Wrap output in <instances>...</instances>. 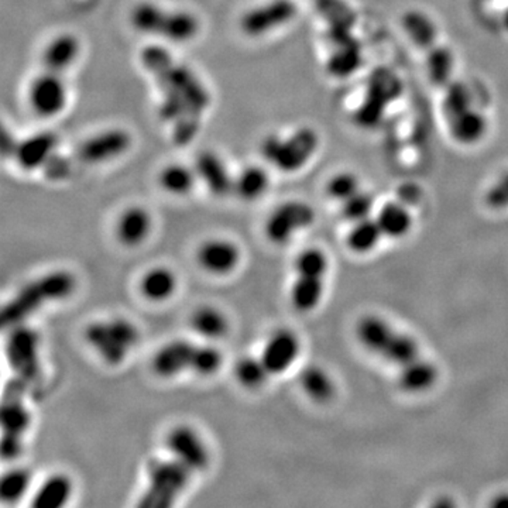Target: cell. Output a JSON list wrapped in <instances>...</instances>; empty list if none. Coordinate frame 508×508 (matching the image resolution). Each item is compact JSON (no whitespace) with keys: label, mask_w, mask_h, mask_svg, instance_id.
<instances>
[{"label":"cell","mask_w":508,"mask_h":508,"mask_svg":"<svg viewBox=\"0 0 508 508\" xmlns=\"http://www.w3.org/2000/svg\"><path fill=\"white\" fill-rule=\"evenodd\" d=\"M140 60L161 94L160 116L173 123L176 144L185 146L200 130L201 118L209 108V92L193 70L176 61L166 48L159 45L143 48Z\"/></svg>","instance_id":"6da1fadb"},{"label":"cell","mask_w":508,"mask_h":508,"mask_svg":"<svg viewBox=\"0 0 508 508\" xmlns=\"http://www.w3.org/2000/svg\"><path fill=\"white\" fill-rule=\"evenodd\" d=\"M356 335L367 350L398 369V383L406 393H423L437 383V367L423 359L418 343L384 319L365 316L356 326Z\"/></svg>","instance_id":"7a4b0ae2"},{"label":"cell","mask_w":508,"mask_h":508,"mask_svg":"<svg viewBox=\"0 0 508 508\" xmlns=\"http://www.w3.org/2000/svg\"><path fill=\"white\" fill-rule=\"evenodd\" d=\"M75 288V278L68 271H53L50 274L37 278L30 283L7 302L2 309V326L13 328L20 325L33 312L51 301H60L72 294Z\"/></svg>","instance_id":"3957f363"},{"label":"cell","mask_w":508,"mask_h":508,"mask_svg":"<svg viewBox=\"0 0 508 508\" xmlns=\"http://www.w3.org/2000/svg\"><path fill=\"white\" fill-rule=\"evenodd\" d=\"M130 21L140 33L156 36L171 43H186L200 31V21L195 14L186 11H168L152 2L137 4L130 14Z\"/></svg>","instance_id":"277c9868"},{"label":"cell","mask_w":508,"mask_h":508,"mask_svg":"<svg viewBox=\"0 0 508 508\" xmlns=\"http://www.w3.org/2000/svg\"><path fill=\"white\" fill-rule=\"evenodd\" d=\"M318 147V133L304 126L287 137L268 135L261 144V154L278 171L295 173L308 164Z\"/></svg>","instance_id":"5b68a950"},{"label":"cell","mask_w":508,"mask_h":508,"mask_svg":"<svg viewBox=\"0 0 508 508\" xmlns=\"http://www.w3.org/2000/svg\"><path fill=\"white\" fill-rule=\"evenodd\" d=\"M86 342L109 365H119L139 343V329L125 318L94 322L85 331Z\"/></svg>","instance_id":"8992f818"},{"label":"cell","mask_w":508,"mask_h":508,"mask_svg":"<svg viewBox=\"0 0 508 508\" xmlns=\"http://www.w3.org/2000/svg\"><path fill=\"white\" fill-rule=\"evenodd\" d=\"M147 473L149 488L143 495L139 507L167 508L171 507L183 493L193 471L173 457L171 461L154 459L150 462Z\"/></svg>","instance_id":"52a82bcc"},{"label":"cell","mask_w":508,"mask_h":508,"mask_svg":"<svg viewBox=\"0 0 508 508\" xmlns=\"http://www.w3.org/2000/svg\"><path fill=\"white\" fill-rule=\"evenodd\" d=\"M328 258L319 249L302 251L295 261V282L291 288V301L299 312L315 309L324 295Z\"/></svg>","instance_id":"ba28073f"},{"label":"cell","mask_w":508,"mask_h":508,"mask_svg":"<svg viewBox=\"0 0 508 508\" xmlns=\"http://www.w3.org/2000/svg\"><path fill=\"white\" fill-rule=\"evenodd\" d=\"M7 338L6 355L17 377L31 384L40 377V359H38V345L40 339L33 329L24 325L11 328Z\"/></svg>","instance_id":"9c48e42d"},{"label":"cell","mask_w":508,"mask_h":508,"mask_svg":"<svg viewBox=\"0 0 508 508\" xmlns=\"http://www.w3.org/2000/svg\"><path fill=\"white\" fill-rule=\"evenodd\" d=\"M315 220V212L308 203L290 201L275 208L266 222L268 241L285 244L291 241L297 232L304 231Z\"/></svg>","instance_id":"30bf717a"},{"label":"cell","mask_w":508,"mask_h":508,"mask_svg":"<svg viewBox=\"0 0 508 508\" xmlns=\"http://www.w3.org/2000/svg\"><path fill=\"white\" fill-rule=\"evenodd\" d=\"M29 105L40 118H54L67 106V84L61 74L45 71L31 81Z\"/></svg>","instance_id":"8fae6325"},{"label":"cell","mask_w":508,"mask_h":508,"mask_svg":"<svg viewBox=\"0 0 508 508\" xmlns=\"http://www.w3.org/2000/svg\"><path fill=\"white\" fill-rule=\"evenodd\" d=\"M297 11L292 0H268L242 16V31L250 37H261L294 20Z\"/></svg>","instance_id":"7c38bea8"},{"label":"cell","mask_w":508,"mask_h":508,"mask_svg":"<svg viewBox=\"0 0 508 508\" xmlns=\"http://www.w3.org/2000/svg\"><path fill=\"white\" fill-rule=\"evenodd\" d=\"M30 384L20 377L14 376L4 386L0 408V425L2 437L21 439L24 432L30 427V413L24 406V394Z\"/></svg>","instance_id":"4fadbf2b"},{"label":"cell","mask_w":508,"mask_h":508,"mask_svg":"<svg viewBox=\"0 0 508 508\" xmlns=\"http://www.w3.org/2000/svg\"><path fill=\"white\" fill-rule=\"evenodd\" d=\"M169 454L191 471L207 469L209 452L200 435L190 427H176L169 430L166 440Z\"/></svg>","instance_id":"5bb4252c"},{"label":"cell","mask_w":508,"mask_h":508,"mask_svg":"<svg viewBox=\"0 0 508 508\" xmlns=\"http://www.w3.org/2000/svg\"><path fill=\"white\" fill-rule=\"evenodd\" d=\"M332 51L326 62L329 74L336 78H346L355 74L362 65V47L353 31H328Z\"/></svg>","instance_id":"9a60e30c"},{"label":"cell","mask_w":508,"mask_h":508,"mask_svg":"<svg viewBox=\"0 0 508 508\" xmlns=\"http://www.w3.org/2000/svg\"><path fill=\"white\" fill-rule=\"evenodd\" d=\"M398 92H400V85L389 72H377L374 78L372 77L365 103L357 111L360 126H367V127L374 126L381 113L384 112L386 106L396 98Z\"/></svg>","instance_id":"2e32d148"},{"label":"cell","mask_w":508,"mask_h":508,"mask_svg":"<svg viewBox=\"0 0 508 508\" xmlns=\"http://www.w3.org/2000/svg\"><path fill=\"white\" fill-rule=\"evenodd\" d=\"M132 144L129 133L122 129H109L92 135L78 147V159L86 164L105 163L122 156Z\"/></svg>","instance_id":"e0dca14e"},{"label":"cell","mask_w":508,"mask_h":508,"mask_svg":"<svg viewBox=\"0 0 508 508\" xmlns=\"http://www.w3.org/2000/svg\"><path fill=\"white\" fill-rule=\"evenodd\" d=\"M299 349L301 345L297 335L288 329H280L268 339L260 359L270 374H282L294 365Z\"/></svg>","instance_id":"ac0fdd59"},{"label":"cell","mask_w":508,"mask_h":508,"mask_svg":"<svg viewBox=\"0 0 508 508\" xmlns=\"http://www.w3.org/2000/svg\"><path fill=\"white\" fill-rule=\"evenodd\" d=\"M58 137L54 133L41 132L30 135L28 139L17 142L13 156L17 164L23 169H36L45 167L48 160L55 154Z\"/></svg>","instance_id":"d6986e66"},{"label":"cell","mask_w":508,"mask_h":508,"mask_svg":"<svg viewBox=\"0 0 508 508\" xmlns=\"http://www.w3.org/2000/svg\"><path fill=\"white\" fill-rule=\"evenodd\" d=\"M195 173L217 197H225L234 190V180L217 152L209 150L200 152L195 161Z\"/></svg>","instance_id":"ffe728a7"},{"label":"cell","mask_w":508,"mask_h":508,"mask_svg":"<svg viewBox=\"0 0 508 508\" xmlns=\"http://www.w3.org/2000/svg\"><path fill=\"white\" fill-rule=\"evenodd\" d=\"M198 263L212 274H227L239 263V248L224 239L205 242L198 250Z\"/></svg>","instance_id":"44dd1931"},{"label":"cell","mask_w":508,"mask_h":508,"mask_svg":"<svg viewBox=\"0 0 508 508\" xmlns=\"http://www.w3.org/2000/svg\"><path fill=\"white\" fill-rule=\"evenodd\" d=\"M195 346L183 339L167 343L152 357V369L161 377H174L191 369Z\"/></svg>","instance_id":"7402d4cb"},{"label":"cell","mask_w":508,"mask_h":508,"mask_svg":"<svg viewBox=\"0 0 508 508\" xmlns=\"http://www.w3.org/2000/svg\"><path fill=\"white\" fill-rule=\"evenodd\" d=\"M78 38L72 34H60L48 43L43 53V67L45 71L64 74L67 70L74 65L79 55Z\"/></svg>","instance_id":"603a6c76"},{"label":"cell","mask_w":508,"mask_h":508,"mask_svg":"<svg viewBox=\"0 0 508 508\" xmlns=\"http://www.w3.org/2000/svg\"><path fill=\"white\" fill-rule=\"evenodd\" d=\"M452 137L461 144L471 146L480 142L488 132L486 116L478 109H469L466 112L447 120Z\"/></svg>","instance_id":"cb8c5ba5"},{"label":"cell","mask_w":508,"mask_h":508,"mask_svg":"<svg viewBox=\"0 0 508 508\" xmlns=\"http://www.w3.org/2000/svg\"><path fill=\"white\" fill-rule=\"evenodd\" d=\"M152 229V217L146 209L140 207L129 208L119 217L118 232L119 241L126 246H137L146 241Z\"/></svg>","instance_id":"d4e9b609"},{"label":"cell","mask_w":508,"mask_h":508,"mask_svg":"<svg viewBox=\"0 0 508 508\" xmlns=\"http://www.w3.org/2000/svg\"><path fill=\"white\" fill-rule=\"evenodd\" d=\"M376 220L383 236L391 239L406 236L413 227V217L403 202L386 203L377 214Z\"/></svg>","instance_id":"484cf974"},{"label":"cell","mask_w":508,"mask_h":508,"mask_svg":"<svg viewBox=\"0 0 508 508\" xmlns=\"http://www.w3.org/2000/svg\"><path fill=\"white\" fill-rule=\"evenodd\" d=\"M71 493V480L62 474H54L38 488L31 505L34 508H60L67 504Z\"/></svg>","instance_id":"4316f807"},{"label":"cell","mask_w":508,"mask_h":508,"mask_svg":"<svg viewBox=\"0 0 508 508\" xmlns=\"http://www.w3.org/2000/svg\"><path fill=\"white\" fill-rule=\"evenodd\" d=\"M328 24V31H353L356 14L345 0H311Z\"/></svg>","instance_id":"83f0119b"},{"label":"cell","mask_w":508,"mask_h":508,"mask_svg":"<svg viewBox=\"0 0 508 508\" xmlns=\"http://www.w3.org/2000/svg\"><path fill=\"white\" fill-rule=\"evenodd\" d=\"M140 288L143 295L150 301H166L176 291V278L168 268H152L142 278Z\"/></svg>","instance_id":"f1b7e54d"},{"label":"cell","mask_w":508,"mask_h":508,"mask_svg":"<svg viewBox=\"0 0 508 508\" xmlns=\"http://www.w3.org/2000/svg\"><path fill=\"white\" fill-rule=\"evenodd\" d=\"M423 51L427 53V68L430 81L439 86H447L451 79H454L455 57L452 51L438 43Z\"/></svg>","instance_id":"f546056e"},{"label":"cell","mask_w":508,"mask_h":508,"mask_svg":"<svg viewBox=\"0 0 508 508\" xmlns=\"http://www.w3.org/2000/svg\"><path fill=\"white\" fill-rule=\"evenodd\" d=\"M404 30L408 34V37L421 48L430 47L437 43V28L434 21L427 13L421 11H408L404 13L401 19Z\"/></svg>","instance_id":"4dcf8cb0"},{"label":"cell","mask_w":508,"mask_h":508,"mask_svg":"<svg viewBox=\"0 0 508 508\" xmlns=\"http://www.w3.org/2000/svg\"><path fill=\"white\" fill-rule=\"evenodd\" d=\"M299 384L305 394L316 403H326L335 396L333 380L325 370L318 366H309L302 370Z\"/></svg>","instance_id":"1f68e13d"},{"label":"cell","mask_w":508,"mask_h":508,"mask_svg":"<svg viewBox=\"0 0 508 508\" xmlns=\"http://www.w3.org/2000/svg\"><path fill=\"white\" fill-rule=\"evenodd\" d=\"M270 178L265 168L258 166L246 167L234 178V190L239 197L246 201L260 198L267 191Z\"/></svg>","instance_id":"d6a6232c"},{"label":"cell","mask_w":508,"mask_h":508,"mask_svg":"<svg viewBox=\"0 0 508 508\" xmlns=\"http://www.w3.org/2000/svg\"><path fill=\"white\" fill-rule=\"evenodd\" d=\"M383 234L380 229L376 219L367 217L360 220L357 224H353L349 234H348V246L350 250L357 254L369 253L374 250L379 242L381 241Z\"/></svg>","instance_id":"836d02e7"},{"label":"cell","mask_w":508,"mask_h":508,"mask_svg":"<svg viewBox=\"0 0 508 508\" xmlns=\"http://www.w3.org/2000/svg\"><path fill=\"white\" fill-rule=\"evenodd\" d=\"M191 326L203 338L217 339L226 333L227 321L219 309L214 307H201L191 316Z\"/></svg>","instance_id":"e575fe53"},{"label":"cell","mask_w":508,"mask_h":508,"mask_svg":"<svg viewBox=\"0 0 508 508\" xmlns=\"http://www.w3.org/2000/svg\"><path fill=\"white\" fill-rule=\"evenodd\" d=\"M195 169L184 164H169L160 173V184L164 190L174 195H185L193 190L197 180Z\"/></svg>","instance_id":"d590c367"},{"label":"cell","mask_w":508,"mask_h":508,"mask_svg":"<svg viewBox=\"0 0 508 508\" xmlns=\"http://www.w3.org/2000/svg\"><path fill=\"white\" fill-rule=\"evenodd\" d=\"M31 476L26 469L6 471L0 481V497L4 503H16L28 493Z\"/></svg>","instance_id":"8d00e7d4"},{"label":"cell","mask_w":508,"mask_h":508,"mask_svg":"<svg viewBox=\"0 0 508 508\" xmlns=\"http://www.w3.org/2000/svg\"><path fill=\"white\" fill-rule=\"evenodd\" d=\"M473 108L471 89L462 82L452 81L445 92L444 105H442L447 120Z\"/></svg>","instance_id":"74e56055"},{"label":"cell","mask_w":508,"mask_h":508,"mask_svg":"<svg viewBox=\"0 0 508 508\" xmlns=\"http://www.w3.org/2000/svg\"><path fill=\"white\" fill-rule=\"evenodd\" d=\"M234 374H236L237 381L248 389L260 387L265 383L267 376H270L263 360L256 359V357H243L239 360L234 367Z\"/></svg>","instance_id":"f35d334b"},{"label":"cell","mask_w":508,"mask_h":508,"mask_svg":"<svg viewBox=\"0 0 508 508\" xmlns=\"http://www.w3.org/2000/svg\"><path fill=\"white\" fill-rule=\"evenodd\" d=\"M220 365H222V355L214 346H195L193 350V362H191V370L201 376H209L217 372Z\"/></svg>","instance_id":"ab89813d"},{"label":"cell","mask_w":508,"mask_h":508,"mask_svg":"<svg viewBox=\"0 0 508 508\" xmlns=\"http://www.w3.org/2000/svg\"><path fill=\"white\" fill-rule=\"evenodd\" d=\"M373 197L365 191H357L349 200L342 202V215L346 220L357 224L360 220L372 217Z\"/></svg>","instance_id":"60d3db41"},{"label":"cell","mask_w":508,"mask_h":508,"mask_svg":"<svg viewBox=\"0 0 508 508\" xmlns=\"http://www.w3.org/2000/svg\"><path fill=\"white\" fill-rule=\"evenodd\" d=\"M360 190L362 188H360L359 178L353 173H338L328 181V186H326L329 197L340 203L349 200Z\"/></svg>","instance_id":"b9f144b4"},{"label":"cell","mask_w":508,"mask_h":508,"mask_svg":"<svg viewBox=\"0 0 508 508\" xmlns=\"http://www.w3.org/2000/svg\"><path fill=\"white\" fill-rule=\"evenodd\" d=\"M488 207L495 209L508 208V173L491 185L486 195Z\"/></svg>","instance_id":"7bdbcfd3"},{"label":"cell","mask_w":508,"mask_h":508,"mask_svg":"<svg viewBox=\"0 0 508 508\" xmlns=\"http://www.w3.org/2000/svg\"><path fill=\"white\" fill-rule=\"evenodd\" d=\"M45 168V176L50 178V180H62L65 176L70 174V163H68V160L62 156H55L53 154L50 160H48L45 166L43 167Z\"/></svg>","instance_id":"ee69618b"},{"label":"cell","mask_w":508,"mask_h":508,"mask_svg":"<svg viewBox=\"0 0 508 508\" xmlns=\"http://www.w3.org/2000/svg\"><path fill=\"white\" fill-rule=\"evenodd\" d=\"M493 507H508V495H500L495 498V502L491 503Z\"/></svg>","instance_id":"f6af8a7d"},{"label":"cell","mask_w":508,"mask_h":508,"mask_svg":"<svg viewBox=\"0 0 508 508\" xmlns=\"http://www.w3.org/2000/svg\"><path fill=\"white\" fill-rule=\"evenodd\" d=\"M503 23H504V28L508 31V9L504 12V16H503Z\"/></svg>","instance_id":"bcb514c9"}]
</instances>
